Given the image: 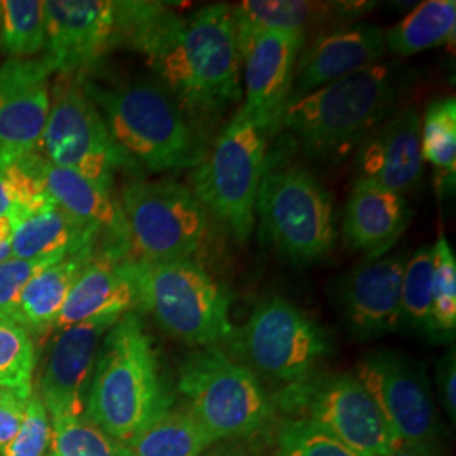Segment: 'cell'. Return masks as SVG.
<instances>
[{
    "label": "cell",
    "mask_w": 456,
    "mask_h": 456,
    "mask_svg": "<svg viewBox=\"0 0 456 456\" xmlns=\"http://www.w3.org/2000/svg\"><path fill=\"white\" fill-rule=\"evenodd\" d=\"M281 401L301 409L303 419L323 428L360 456L384 455L401 444L355 375L311 379L284 389Z\"/></svg>",
    "instance_id": "13"
},
{
    "label": "cell",
    "mask_w": 456,
    "mask_h": 456,
    "mask_svg": "<svg viewBox=\"0 0 456 456\" xmlns=\"http://www.w3.org/2000/svg\"><path fill=\"white\" fill-rule=\"evenodd\" d=\"M4 391H7V389H5V387H2V386H0V395H2V394H4Z\"/></svg>",
    "instance_id": "44"
},
{
    "label": "cell",
    "mask_w": 456,
    "mask_h": 456,
    "mask_svg": "<svg viewBox=\"0 0 456 456\" xmlns=\"http://www.w3.org/2000/svg\"><path fill=\"white\" fill-rule=\"evenodd\" d=\"M97 245L68 256L37 273L24 288L11 318L31 335H48L56 326L68 294L92 261Z\"/></svg>",
    "instance_id": "26"
},
{
    "label": "cell",
    "mask_w": 456,
    "mask_h": 456,
    "mask_svg": "<svg viewBox=\"0 0 456 456\" xmlns=\"http://www.w3.org/2000/svg\"><path fill=\"white\" fill-rule=\"evenodd\" d=\"M51 441V419L39 395L33 392L24 412V419L17 431L16 438L11 441L0 456H46Z\"/></svg>",
    "instance_id": "36"
},
{
    "label": "cell",
    "mask_w": 456,
    "mask_h": 456,
    "mask_svg": "<svg viewBox=\"0 0 456 456\" xmlns=\"http://www.w3.org/2000/svg\"><path fill=\"white\" fill-rule=\"evenodd\" d=\"M178 389L186 408L216 441L248 436L274 412L259 377L218 346L198 348L183 360Z\"/></svg>",
    "instance_id": "9"
},
{
    "label": "cell",
    "mask_w": 456,
    "mask_h": 456,
    "mask_svg": "<svg viewBox=\"0 0 456 456\" xmlns=\"http://www.w3.org/2000/svg\"><path fill=\"white\" fill-rule=\"evenodd\" d=\"M102 239L97 227L53 205L14 224L11 252L16 259L63 261L80 250L95 247Z\"/></svg>",
    "instance_id": "25"
},
{
    "label": "cell",
    "mask_w": 456,
    "mask_h": 456,
    "mask_svg": "<svg viewBox=\"0 0 456 456\" xmlns=\"http://www.w3.org/2000/svg\"><path fill=\"white\" fill-rule=\"evenodd\" d=\"M256 216L262 237L294 264H314L331 254L338 240L333 196L308 169L276 164L267 156Z\"/></svg>",
    "instance_id": "7"
},
{
    "label": "cell",
    "mask_w": 456,
    "mask_h": 456,
    "mask_svg": "<svg viewBox=\"0 0 456 456\" xmlns=\"http://www.w3.org/2000/svg\"><path fill=\"white\" fill-rule=\"evenodd\" d=\"M37 152L49 163L109 190H114L117 173L144 178V171L115 142L85 88L83 75H58Z\"/></svg>",
    "instance_id": "8"
},
{
    "label": "cell",
    "mask_w": 456,
    "mask_h": 456,
    "mask_svg": "<svg viewBox=\"0 0 456 456\" xmlns=\"http://www.w3.org/2000/svg\"><path fill=\"white\" fill-rule=\"evenodd\" d=\"M34 369L33 335L12 318L0 314V386L31 394Z\"/></svg>",
    "instance_id": "32"
},
{
    "label": "cell",
    "mask_w": 456,
    "mask_h": 456,
    "mask_svg": "<svg viewBox=\"0 0 456 456\" xmlns=\"http://www.w3.org/2000/svg\"><path fill=\"white\" fill-rule=\"evenodd\" d=\"M12 257V252H11V244L0 245V262L7 261Z\"/></svg>",
    "instance_id": "42"
},
{
    "label": "cell",
    "mask_w": 456,
    "mask_h": 456,
    "mask_svg": "<svg viewBox=\"0 0 456 456\" xmlns=\"http://www.w3.org/2000/svg\"><path fill=\"white\" fill-rule=\"evenodd\" d=\"M54 259H16L11 257L0 262V314L11 318L12 311L16 310L17 301L28 282L37 273L46 269L51 264H56Z\"/></svg>",
    "instance_id": "37"
},
{
    "label": "cell",
    "mask_w": 456,
    "mask_h": 456,
    "mask_svg": "<svg viewBox=\"0 0 456 456\" xmlns=\"http://www.w3.org/2000/svg\"><path fill=\"white\" fill-rule=\"evenodd\" d=\"M408 252L363 261L340 279L343 322L355 338H377L403 326V274Z\"/></svg>",
    "instance_id": "16"
},
{
    "label": "cell",
    "mask_w": 456,
    "mask_h": 456,
    "mask_svg": "<svg viewBox=\"0 0 456 456\" xmlns=\"http://www.w3.org/2000/svg\"><path fill=\"white\" fill-rule=\"evenodd\" d=\"M171 406L146 326L134 311L122 314L100 343L85 416L127 446Z\"/></svg>",
    "instance_id": "3"
},
{
    "label": "cell",
    "mask_w": 456,
    "mask_h": 456,
    "mask_svg": "<svg viewBox=\"0 0 456 456\" xmlns=\"http://www.w3.org/2000/svg\"><path fill=\"white\" fill-rule=\"evenodd\" d=\"M306 37L299 34L262 33L242 58L245 100L239 107L269 131H277V118L291 97L294 69Z\"/></svg>",
    "instance_id": "20"
},
{
    "label": "cell",
    "mask_w": 456,
    "mask_h": 456,
    "mask_svg": "<svg viewBox=\"0 0 456 456\" xmlns=\"http://www.w3.org/2000/svg\"><path fill=\"white\" fill-rule=\"evenodd\" d=\"M233 335L248 369L286 389L311 380L331 352L325 328L281 296L257 303L244 328Z\"/></svg>",
    "instance_id": "11"
},
{
    "label": "cell",
    "mask_w": 456,
    "mask_h": 456,
    "mask_svg": "<svg viewBox=\"0 0 456 456\" xmlns=\"http://www.w3.org/2000/svg\"><path fill=\"white\" fill-rule=\"evenodd\" d=\"M215 441L190 409L171 406L124 448L127 456H201Z\"/></svg>",
    "instance_id": "27"
},
{
    "label": "cell",
    "mask_w": 456,
    "mask_h": 456,
    "mask_svg": "<svg viewBox=\"0 0 456 456\" xmlns=\"http://www.w3.org/2000/svg\"><path fill=\"white\" fill-rule=\"evenodd\" d=\"M271 135L259 120L237 110L190 175L196 200L239 242L248 240L256 225Z\"/></svg>",
    "instance_id": "6"
},
{
    "label": "cell",
    "mask_w": 456,
    "mask_h": 456,
    "mask_svg": "<svg viewBox=\"0 0 456 456\" xmlns=\"http://www.w3.org/2000/svg\"><path fill=\"white\" fill-rule=\"evenodd\" d=\"M51 75L43 58L0 65V167L37 151L48 120Z\"/></svg>",
    "instance_id": "17"
},
{
    "label": "cell",
    "mask_w": 456,
    "mask_h": 456,
    "mask_svg": "<svg viewBox=\"0 0 456 456\" xmlns=\"http://www.w3.org/2000/svg\"><path fill=\"white\" fill-rule=\"evenodd\" d=\"M404 90L406 77L380 61L289 98L277 131L288 132L311 158L338 161L401 109Z\"/></svg>",
    "instance_id": "2"
},
{
    "label": "cell",
    "mask_w": 456,
    "mask_h": 456,
    "mask_svg": "<svg viewBox=\"0 0 456 456\" xmlns=\"http://www.w3.org/2000/svg\"><path fill=\"white\" fill-rule=\"evenodd\" d=\"M386 53V29L377 24L350 22L320 33L297 58L289 98L380 63Z\"/></svg>",
    "instance_id": "19"
},
{
    "label": "cell",
    "mask_w": 456,
    "mask_h": 456,
    "mask_svg": "<svg viewBox=\"0 0 456 456\" xmlns=\"http://www.w3.org/2000/svg\"><path fill=\"white\" fill-rule=\"evenodd\" d=\"M9 216L12 224L19 216V198L11 178L0 171V218Z\"/></svg>",
    "instance_id": "40"
},
{
    "label": "cell",
    "mask_w": 456,
    "mask_h": 456,
    "mask_svg": "<svg viewBox=\"0 0 456 456\" xmlns=\"http://www.w3.org/2000/svg\"><path fill=\"white\" fill-rule=\"evenodd\" d=\"M20 159L41 181L51 200L60 208L97 227L102 232V242L131 250L129 230L114 190L103 188L75 171L49 163L37 151Z\"/></svg>",
    "instance_id": "23"
},
{
    "label": "cell",
    "mask_w": 456,
    "mask_h": 456,
    "mask_svg": "<svg viewBox=\"0 0 456 456\" xmlns=\"http://www.w3.org/2000/svg\"><path fill=\"white\" fill-rule=\"evenodd\" d=\"M360 180L372 181L406 196L423 180L421 114L416 107H401L370 132L357 147Z\"/></svg>",
    "instance_id": "18"
},
{
    "label": "cell",
    "mask_w": 456,
    "mask_h": 456,
    "mask_svg": "<svg viewBox=\"0 0 456 456\" xmlns=\"http://www.w3.org/2000/svg\"><path fill=\"white\" fill-rule=\"evenodd\" d=\"M115 142L146 173L193 169L207 152L205 132L158 82L102 85L83 75Z\"/></svg>",
    "instance_id": "4"
},
{
    "label": "cell",
    "mask_w": 456,
    "mask_h": 456,
    "mask_svg": "<svg viewBox=\"0 0 456 456\" xmlns=\"http://www.w3.org/2000/svg\"><path fill=\"white\" fill-rule=\"evenodd\" d=\"M48 456H127L126 448L112 440L86 416L51 421Z\"/></svg>",
    "instance_id": "33"
},
{
    "label": "cell",
    "mask_w": 456,
    "mask_h": 456,
    "mask_svg": "<svg viewBox=\"0 0 456 456\" xmlns=\"http://www.w3.org/2000/svg\"><path fill=\"white\" fill-rule=\"evenodd\" d=\"M455 37V0H426L386 31V48L408 58L428 49L453 45Z\"/></svg>",
    "instance_id": "28"
},
{
    "label": "cell",
    "mask_w": 456,
    "mask_h": 456,
    "mask_svg": "<svg viewBox=\"0 0 456 456\" xmlns=\"http://www.w3.org/2000/svg\"><path fill=\"white\" fill-rule=\"evenodd\" d=\"M409 222L411 208L406 196L372 181H354L343 210V239L352 250L363 254L365 261L389 254Z\"/></svg>",
    "instance_id": "24"
},
{
    "label": "cell",
    "mask_w": 456,
    "mask_h": 456,
    "mask_svg": "<svg viewBox=\"0 0 456 456\" xmlns=\"http://www.w3.org/2000/svg\"><path fill=\"white\" fill-rule=\"evenodd\" d=\"M435 274V247L421 245L406 261L403 274V325L433 338L431 301Z\"/></svg>",
    "instance_id": "30"
},
{
    "label": "cell",
    "mask_w": 456,
    "mask_h": 456,
    "mask_svg": "<svg viewBox=\"0 0 456 456\" xmlns=\"http://www.w3.org/2000/svg\"><path fill=\"white\" fill-rule=\"evenodd\" d=\"M46 46L45 2L2 0L0 49L11 60H26Z\"/></svg>",
    "instance_id": "29"
},
{
    "label": "cell",
    "mask_w": 456,
    "mask_h": 456,
    "mask_svg": "<svg viewBox=\"0 0 456 456\" xmlns=\"http://www.w3.org/2000/svg\"><path fill=\"white\" fill-rule=\"evenodd\" d=\"M118 201L135 259L196 261L207 244L208 213L186 184L132 180L122 186Z\"/></svg>",
    "instance_id": "10"
},
{
    "label": "cell",
    "mask_w": 456,
    "mask_h": 456,
    "mask_svg": "<svg viewBox=\"0 0 456 456\" xmlns=\"http://www.w3.org/2000/svg\"><path fill=\"white\" fill-rule=\"evenodd\" d=\"M132 252L98 242L97 250L66 297L54 330L98 318H120L135 310Z\"/></svg>",
    "instance_id": "21"
},
{
    "label": "cell",
    "mask_w": 456,
    "mask_h": 456,
    "mask_svg": "<svg viewBox=\"0 0 456 456\" xmlns=\"http://www.w3.org/2000/svg\"><path fill=\"white\" fill-rule=\"evenodd\" d=\"M126 46L144 56L158 83L203 132L242 98L232 5L183 16L163 2H142Z\"/></svg>",
    "instance_id": "1"
},
{
    "label": "cell",
    "mask_w": 456,
    "mask_h": 456,
    "mask_svg": "<svg viewBox=\"0 0 456 456\" xmlns=\"http://www.w3.org/2000/svg\"><path fill=\"white\" fill-rule=\"evenodd\" d=\"M379 456H436V450L424 448V446H412V444H399L392 448L391 452Z\"/></svg>",
    "instance_id": "41"
},
{
    "label": "cell",
    "mask_w": 456,
    "mask_h": 456,
    "mask_svg": "<svg viewBox=\"0 0 456 456\" xmlns=\"http://www.w3.org/2000/svg\"><path fill=\"white\" fill-rule=\"evenodd\" d=\"M118 318H98L58 331L39 380L49 419L85 416L98 348Z\"/></svg>",
    "instance_id": "15"
},
{
    "label": "cell",
    "mask_w": 456,
    "mask_h": 456,
    "mask_svg": "<svg viewBox=\"0 0 456 456\" xmlns=\"http://www.w3.org/2000/svg\"><path fill=\"white\" fill-rule=\"evenodd\" d=\"M355 377L401 444L436 450L440 419L419 362L392 350L374 352L360 360Z\"/></svg>",
    "instance_id": "14"
},
{
    "label": "cell",
    "mask_w": 456,
    "mask_h": 456,
    "mask_svg": "<svg viewBox=\"0 0 456 456\" xmlns=\"http://www.w3.org/2000/svg\"><path fill=\"white\" fill-rule=\"evenodd\" d=\"M438 389L441 403L446 414L455 421L456 418V359L455 348L448 350L438 363Z\"/></svg>",
    "instance_id": "39"
},
{
    "label": "cell",
    "mask_w": 456,
    "mask_h": 456,
    "mask_svg": "<svg viewBox=\"0 0 456 456\" xmlns=\"http://www.w3.org/2000/svg\"><path fill=\"white\" fill-rule=\"evenodd\" d=\"M0 28H2V2H0Z\"/></svg>",
    "instance_id": "43"
},
{
    "label": "cell",
    "mask_w": 456,
    "mask_h": 456,
    "mask_svg": "<svg viewBox=\"0 0 456 456\" xmlns=\"http://www.w3.org/2000/svg\"><path fill=\"white\" fill-rule=\"evenodd\" d=\"M135 308L166 333L193 346H216L233 337L227 288L198 261L149 262L132 256Z\"/></svg>",
    "instance_id": "5"
},
{
    "label": "cell",
    "mask_w": 456,
    "mask_h": 456,
    "mask_svg": "<svg viewBox=\"0 0 456 456\" xmlns=\"http://www.w3.org/2000/svg\"><path fill=\"white\" fill-rule=\"evenodd\" d=\"M423 159L440 171L444 184L455 186L456 102L453 97L431 102L421 115Z\"/></svg>",
    "instance_id": "31"
},
{
    "label": "cell",
    "mask_w": 456,
    "mask_h": 456,
    "mask_svg": "<svg viewBox=\"0 0 456 456\" xmlns=\"http://www.w3.org/2000/svg\"><path fill=\"white\" fill-rule=\"evenodd\" d=\"M141 7L139 0H46L43 60L56 75H85L127 43Z\"/></svg>",
    "instance_id": "12"
},
{
    "label": "cell",
    "mask_w": 456,
    "mask_h": 456,
    "mask_svg": "<svg viewBox=\"0 0 456 456\" xmlns=\"http://www.w3.org/2000/svg\"><path fill=\"white\" fill-rule=\"evenodd\" d=\"M277 456H360L308 419H286L277 429Z\"/></svg>",
    "instance_id": "35"
},
{
    "label": "cell",
    "mask_w": 456,
    "mask_h": 456,
    "mask_svg": "<svg viewBox=\"0 0 456 456\" xmlns=\"http://www.w3.org/2000/svg\"><path fill=\"white\" fill-rule=\"evenodd\" d=\"M31 394L7 389L0 395V450L16 438Z\"/></svg>",
    "instance_id": "38"
},
{
    "label": "cell",
    "mask_w": 456,
    "mask_h": 456,
    "mask_svg": "<svg viewBox=\"0 0 456 456\" xmlns=\"http://www.w3.org/2000/svg\"><path fill=\"white\" fill-rule=\"evenodd\" d=\"M435 247V274L431 323L435 340L453 338L456 330V259L455 252L444 233H440Z\"/></svg>",
    "instance_id": "34"
},
{
    "label": "cell",
    "mask_w": 456,
    "mask_h": 456,
    "mask_svg": "<svg viewBox=\"0 0 456 456\" xmlns=\"http://www.w3.org/2000/svg\"><path fill=\"white\" fill-rule=\"evenodd\" d=\"M374 7L372 2L244 0L232 5V20L240 61L250 43L262 33L308 36L333 20H355Z\"/></svg>",
    "instance_id": "22"
}]
</instances>
